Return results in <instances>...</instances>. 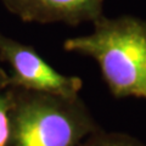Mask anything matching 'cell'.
I'll list each match as a JSON object with an SVG mask.
<instances>
[{
    "label": "cell",
    "instance_id": "1",
    "mask_svg": "<svg viewBox=\"0 0 146 146\" xmlns=\"http://www.w3.org/2000/svg\"><path fill=\"white\" fill-rule=\"evenodd\" d=\"M93 33L67 39L63 49L94 58L115 98L146 99V21L99 17Z\"/></svg>",
    "mask_w": 146,
    "mask_h": 146
},
{
    "label": "cell",
    "instance_id": "2",
    "mask_svg": "<svg viewBox=\"0 0 146 146\" xmlns=\"http://www.w3.org/2000/svg\"><path fill=\"white\" fill-rule=\"evenodd\" d=\"M7 146H80L99 130L80 98L35 93L11 86Z\"/></svg>",
    "mask_w": 146,
    "mask_h": 146
},
{
    "label": "cell",
    "instance_id": "3",
    "mask_svg": "<svg viewBox=\"0 0 146 146\" xmlns=\"http://www.w3.org/2000/svg\"><path fill=\"white\" fill-rule=\"evenodd\" d=\"M0 60L11 68L7 83L35 93L74 99L79 96L83 80L79 77L65 76L44 60L34 48L0 34Z\"/></svg>",
    "mask_w": 146,
    "mask_h": 146
},
{
    "label": "cell",
    "instance_id": "4",
    "mask_svg": "<svg viewBox=\"0 0 146 146\" xmlns=\"http://www.w3.org/2000/svg\"><path fill=\"white\" fill-rule=\"evenodd\" d=\"M7 11L25 22L77 26L102 16L104 0H0Z\"/></svg>",
    "mask_w": 146,
    "mask_h": 146
},
{
    "label": "cell",
    "instance_id": "5",
    "mask_svg": "<svg viewBox=\"0 0 146 146\" xmlns=\"http://www.w3.org/2000/svg\"><path fill=\"white\" fill-rule=\"evenodd\" d=\"M80 146H146L143 141L133 135L121 131L96 130L88 136Z\"/></svg>",
    "mask_w": 146,
    "mask_h": 146
},
{
    "label": "cell",
    "instance_id": "6",
    "mask_svg": "<svg viewBox=\"0 0 146 146\" xmlns=\"http://www.w3.org/2000/svg\"><path fill=\"white\" fill-rule=\"evenodd\" d=\"M11 102V86L7 83V73L0 68V146H7Z\"/></svg>",
    "mask_w": 146,
    "mask_h": 146
}]
</instances>
